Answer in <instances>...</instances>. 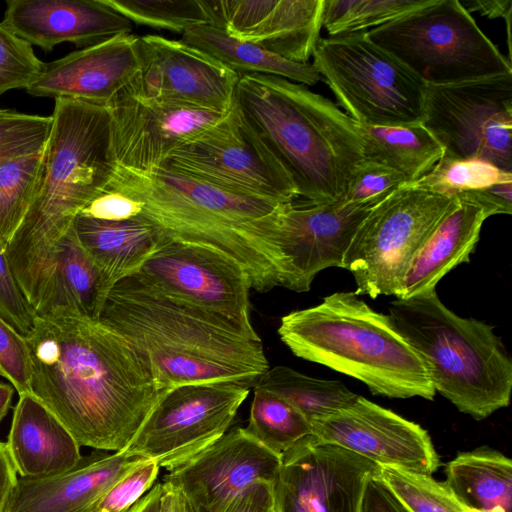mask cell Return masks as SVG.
Instances as JSON below:
<instances>
[{
    "label": "cell",
    "instance_id": "cell-18",
    "mask_svg": "<svg viewBox=\"0 0 512 512\" xmlns=\"http://www.w3.org/2000/svg\"><path fill=\"white\" fill-rule=\"evenodd\" d=\"M319 441L356 453L379 466L432 475L440 465L428 432L363 396L311 423Z\"/></svg>",
    "mask_w": 512,
    "mask_h": 512
},
{
    "label": "cell",
    "instance_id": "cell-44",
    "mask_svg": "<svg viewBox=\"0 0 512 512\" xmlns=\"http://www.w3.org/2000/svg\"><path fill=\"white\" fill-rule=\"evenodd\" d=\"M0 316L24 337L34 326L35 313L21 290L0 240Z\"/></svg>",
    "mask_w": 512,
    "mask_h": 512
},
{
    "label": "cell",
    "instance_id": "cell-53",
    "mask_svg": "<svg viewBox=\"0 0 512 512\" xmlns=\"http://www.w3.org/2000/svg\"><path fill=\"white\" fill-rule=\"evenodd\" d=\"M14 391L15 388L12 385L0 382V423L11 407Z\"/></svg>",
    "mask_w": 512,
    "mask_h": 512
},
{
    "label": "cell",
    "instance_id": "cell-36",
    "mask_svg": "<svg viewBox=\"0 0 512 512\" xmlns=\"http://www.w3.org/2000/svg\"><path fill=\"white\" fill-rule=\"evenodd\" d=\"M43 151L0 163V240L5 248L34 197Z\"/></svg>",
    "mask_w": 512,
    "mask_h": 512
},
{
    "label": "cell",
    "instance_id": "cell-37",
    "mask_svg": "<svg viewBox=\"0 0 512 512\" xmlns=\"http://www.w3.org/2000/svg\"><path fill=\"white\" fill-rule=\"evenodd\" d=\"M505 180H512V173L488 162L443 156L428 173L405 185L454 197L462 192L484 188Z\"/></svg>",
    "mask_w": 512,
    "mask_h": 512
},
{
    "label": "cell",
    "instance_id": "cell-21",
    "mask_svg": "<svg viewBox=\"0 0 512 512\" xmlns=\"http://www.w3.org/2000/svg\"><path fill=\"white\" fill-rule=\"evenodd\" d=\"M218 28L286 60L308 63L320 39L324 0H213Z\"/></svg>",
    "mask_w": 512,
    "mask_h": 512
},
{
    "label": "cell",
    "instance_id": "cell-55",
    "mask_svg": "<svg viewBox=\"0 0 512 512\" xmlns=\"http://www.w3.org/2000/svg\"><path fill=\"white\" fill-rule=\"evenodd\" d=\"M0 375H1V371H0Z\"/></svg>",
    "mask_w": 512,
    "mask_h": 512
},
{
    "label": "cell",
    "instance_id": "cell-42",
    "mask_svg": "<svg viewBox=\"0 0 512 512\" xmlns=\"http://www.w3.org/2000/svg\"><path fill=\"white\" fill-rule=\"evenodd\" d=\"M159 468L154 460H140L102 494L90 512H127L153 487Z\"/></svg>",
    "mask_w": 512,
    "mask_h": 512
},
{
    "label": "cell",
    "instance_id": "cell-51",
    "mask_svg": "<svg viewBox=\"0 0 512 512\" xmlns=\"http://www.w3.org/2000/svg\"><path fill=\"white\" fill-rule=\"evenodd\" d=\"M469 12H478L490 19L503 18L505 21L512 17L511 0H469L461 1Z\"/></svg>",
    "mask_w": 512,
    "mask_h": 512
},
{
    "label": "cell",
    "instance_id": "cell-41",
    "mask_svg": "<svg viewBox=\"0 0 512 512\" xmlns=\"http://www.w3.org/2000/svg\"><path fill=\"white\" fill-rule=\"evenodd\" d=\"M407 183L396 170L363 158L354 167L341 201L376 205Z\"/></svg>",
    "mask_w": 512,
    "mask_h": 512
},
{
    "label": "cell",
    "instance_id": "cell-40",
    "mask_svg": "<svg viewBox=\"0 0 512 512\" xmlns=\"http://www.w3.org/2000/svg\"><path fill=\"white\" fill-rule=\"evenodd\" d=\"M45 66L31 44L0 23V95L12 89H27L42 75Z\"/></svg>",
    "mask_w": 512,
    "mask_h": 512
},
{
    "label": "cell",
    "instance_id": "cell-10",
    "mask_svg": "<svg viewBox=\"0 0 512 512\" xmlns=\"http://www.w3.org/2000/svg\"><path fill=\"white\" fill-rule=\"evenodd\" d=\"M456 201L403 185L373 206L343 258L355 293L397 297L412 260Z\"/></svg>",
    "mask_w": 512,
    "mask_h": 512
},
{
    "label": "cell",
    "instance_id": "cell-45",
    "mask_svg": "<svg viewBox=\"0 0 512 512\" xmlns=\"http://www.w3.org/2000/svg\"><path fill=\"white\" fill-rule=\"evenodd\" d=\"M142 207L141 202L120 192L106 189L80 214L101 220L122 221L138 217Z\"/></svg>",
    "mask_w": 512,
    "mask_h": 512
},
{
    "label": "cell",
    "instance_id": "cell-43",
    "mask_svg": "<svg viewBox=\"0 0 512 512\" xmlns=\"http://www.w3.org/2000/svg\"><path fill=\"white\" fill-rule=\"evenodd\" d=\"M0 371L19 395L31 393V359L25 337L1 316Z\"/></svg>",
    "mask_w": 512,
    "mask_h": 512
},
{
    "label": "cell",
    "instance_id": "cell-2",
    "mask_svg": "<svg viewBox=\"0 0 512 512\" xmlns=\"http://www.w3.org/2000/svg\"><path fill=\"white\" fill-rule=\"evenodd\" d=\"M99 320L144 354L162 390L219 381L251 389L269 369L256 331L172 299L134 275L112 287Z\"/></svg>",
    "mask_w": 512,
    "mask_h": 512
},
{
    "label": "cell",
    "instance_id": "cell-48",
    "mask_svg": "<svg viewBox=\"0 0 512 512\" xmlns=\"http://www.w3.org/2000/svg\"><path fill=\"white\" fill-rule=\"evenodd\" d=\"M378 471L365 483L360 512H409L379 479Z\"/></svg>",
    "mask_w": 512,
    "mask_h": 512
},
{
    "label": "cell",
    "instance_id": "cell-38",
    "mask_svg": "<svg viewBox=\"0 0 512 512\" xmlns=\"http://www.w3.org/2000/svg\"><path fill=\"white\" fill-rule=\"evenodd\" d=\"M377 475L409 512H464L465 505L432 475L386 466Z\"/></svg>",
    "mask_w": 512,
    "mask_h": 512
},
{
    "label": "cell",
    "instance_id": "cell-35",
    "mask_svg": "<svg viewBox=\"0 0 512 512\" xmlns=\"http://www.w3.org/2000/svg\"><path fill=\"white\" fill-rule=\"evenodd\" d=\"M435 0H324L329 36L364 33L431 5Z\"/></svg>",
    "mask_w": 512,
    "mask_h": 512
},
{
    "label": "cell",
    "instance_id": "cell-30",
    "mask_svg": "<svg viewBox=\"0 0 512 512\" xmlns=\"http://www.w3.org/2000/svg\"><path fill=\"white\" fill-rule=\"evenodd\" d=\"M181 41L214 58L239 77L272 75L305 86L322 81L312 64L286 60L255 44L235 39L218 27H193L182 34Z\"/></svg>",
    "mask_w": 512,
    "mask_h": 512
},
{
    "label": "cell",
    "instance_id": "cell-47",
    "mask_svg": "<svg viewBox=\"0 0 512 512\" xmlns=\"http://www.w3.org/2000/svg\"><path fill=\"white\" fill-rule=\"evenodd\" d=\"M222 512H275L274 484L254 482L233 497Z\"/></svg>",
    "mask_w": 512,
    "mask_h": 512
},
{
    "label": "cell",
    "instance_id": "cell-5",
    "mask_svg": "<svg viewBox=\"0 0 512 512\" xmlns=\"http://www.w3.org/2000/svg\"><path fill=\"white\" fill-rule=\"evenodd\" d=\"M233 107L289 174L298 198L341 201L363 145L337 104L303 84L251 74L239 77Z\"/></svg>",
    "mask_w": 512,
    "mask_h": 512
},
{
    "label": "cell",
    "instance_id": "cell-34",
    "mask_svg": "<svg viewBox=\"0 0 512 512\" xmlns=\"http://www.w3.org/2000/svg\"><path fill=\"white\" fill-rule=\"evenodd\" d=\"M132 24L185 33L198 26H218L213 0H104Z\"/></svg>",
    "mask_w": 512,
    "mask_h": 512
},
{
    "label": "cell",
    "instance_id": "cell-9",
    "mask_svg": "<svg viewBox=\"0 0 512 512\" xmlns=\"http://www.w3.org/2000/svg\"><path fill=\"white\" fill-rule=\"evenodd\" d=\"M314 69L329 86L338 107L358 124L402 126L424 119L423 84L366 33L319 39Z\"/></svg>",
    "mask_w": 512,
    "mask_h": 512
},
{
    "label": "cell",
    "instance_id": "cell-16",
    "mask_svg": "<svg viewBox=\"0 0 512 512\" xmlns=\"http://www.w3.org/2000/svg\"><path fill=\"white\" fill-rule=\"evenodd\" d=\"M140 67L121 92L138 99L228 112L239 75L204 52L158 35L138 37Z\"/></svg>",
    "mask_w": 512,
    "mask_h": 512
},
{
    "label": "cell",
    "instance_id": "cell-1",
    "mask_svg": "<svg viewBox=\"0 0 512 512\" xmlns=\"http://www.w3.org/2000/svg\"><path fill=\"white\" fill-rule=\"evenodd\" d=\"M25 340L31 394L80 446L125 451L168 391L144 354L100 320L64 311L35 316Z\"/></svg>",
    "mask_w": 512,
    "mask_h": 512
},
{
    "label": "cell",
    "instance_id": "cell-49",
    "mask_svg": "<svg viewBox=\"0 0 512 512\" xmlns=\"http://www.w3.org/2000/svg\"><path fill=\"white\" fill-rule=\"evenodd\" d=\"M18 481L6 442L0 441V512H5Z\"/></svg>",
    "mask_w": 512,
    "mask_h": 512
},
{
    "label": "cell",
    "instance_id": "cell-23",
    "mask_svg": "<svg viewBox=\"0 0 512 512\" xmlns=\"http://www.w3.org/2000/svg\"><path fill=\"white\" fill-rule=\"evenodd\" d=\"M1 23L45 51L65 42L90 47L133 28L104 0H9Z\"/></svg>",
    "mask_w": 512,
    "mask_h": 512
},
{
    "label": "cell",
    "instance_id": "cell-7",
    "mask_svg": "<svg viewBox=\"0 0 512 512\" xmlns=\"http://www.w3.org/2000/svg\"><path fill=\"white\" fill-rule=\"evenodd\" d=\"M395 328L424 360L436 392L476 420L507 407L512 361L494 327L446 307L436 290L390 302Z\"/></svg>",
    "mask_w": 512,
    "mask_h": 512
},
{
    "label": "cell",
    "instance_id": "cell-4",
    "mask_svg": "<svg viewBox=\"0 0 512 512\" xmlns=\"http://www.w3.org/2000/svg\"><path fill=\"white\" fill-rule=\"evenodd\" d=\"M107 189L141 202L139 217L166 238L235 260L256 291L283 285L284 263L274 242L280 204L234 194L164 166L147 173L114 166Z\"/></svg>",
    "mask_w": 512,
    "mask_h": 512
},
{
    "label": "cell",
    "instance_id": "cell-28",
    "mask_svg": "<svg viewBox=\"0 0 512 512\" xmlns=\"http://www.w3.org/2000/svg\"><path fill=\"white\" fill-rule=\"evenodd\" d=\"M73 229L110 290L119 281L136 274L145 261L169 240L159 228L139 216L108 221L79 214L73 222Z\"/></svg>",
    "mask_w": 512,
    "mask_h": 512
},
{
    "label": "cell",
    "instance_id": "cell-14",
    "mask_svg": "<svg viewBox=\"0 0 512 512\" xmlns=\"http://www.w3.org/2000/svg\"><path fill=\"white\" fill-rule=\"evenodd\" d=\"M134 276L172 299L255 331L250 319V279L240 264L223 253L169 239Z\"/></svg>",
    "mask_w": 512,
    "mask_h": 512
},
{
    "label": "cell",
    "instance_id": "cell-11",
    "mask_svg": "<svg viewBox=\"0 0 512 512\" xmlns=\"http://www.w3.org/2000/svg\"><path fill=\"white\" fill-rule=\"evenodd\" d=\"M422 124L444 156L479 159L512 173V73L425 85Z\"/></svg>",
    "mask_w": 512,
    "mask_h": 512
},
{
    "label": "cell",
    "instance_id": "cell-3",
    "mask_svg": "<svg viewBox=\"0 0 512 512\" xmlns=\"http://www.w3.org/2000/svg\"><path fill=\"white\" fill-rule=\"evenodd\" d=\"M51 116L34 197L6 246L12 272L31 306L58 242L107 189L115 166L108 107L57 98Z\"/></svg>",
    "mask_w": 512,
    "mask_h": 512
},
{
    "label": "cell",
    "instance_id": "cell-24",
    "mask_svg": "<svg viewBox=\"0 0 512 512\" xmlns=\"http://www.w3.org/2000/svg\"><path fill=\"white\" fill-rule=\"evenodd\" d=\"M142 459L125 451L95 450L62 473L18 476L5 512H90L102 494Z\"/></svg>",
    "mask_w": 512,
    "mask_h": 512
},
{
    "label": "cell",
    "instance_id": "cell-27",
    "mask_svg": "<svg viewBox=\"0 0 512 512\" xmlns=\"http://www.w3.org/2000/svg\"><path fill=\"white\" fill-rule=\"evenodd\" d=\"M456 198L455 205L412 260L397 299H407L435 289L452 269L469 262L487 217L474 203Z\"/></svg>",
    "mask_w": 512,
    "mask_h": 512
},
{
    "label": "cell",
    "instance_id": "cell-32",
    "mask_svg": "<svg viewBox=\"0 0 512 512\" xmlns=\"http://www.w3.org/2000/svg\"><path fill=\"white\" fill-rule=\"evenodd\" d=\"M255 386L286 400L310 424L347 408L358 397L339 381L310 377L287 366L269 368Z\"/></svg>",
    "mask_w": 512,
    "mask_h": 512
},
{
    "label": "cell",
    "instance_id": "cell-8",
    "mask_svg": "<svg viewBox=\"0 0 512 512\" xmlns=\"http://www.w3.org/2000/svg\"><path fill=\"white\" fill-rule=\"evenodd\" d=\"M366 36L425 85H449L512 73L511 61L459 0H435Z\"/></svg>",
    "mask_w": 512,
    "mask_h": 512
},
{
    "label": "cell",
    "instance_id": "cell-52",
    "mask_svg": "<svg viewBox=\"0 0 512 512\" xmlns=\"http://www.w3.org/2000/svg\"><path fill=\"white\" fill-rule=\"evenodd\" d=\"M162 483L154 485L127 512H159Z\"/></svg>",
    "mask_w": 512,
    "mask_h": 512
},
{
    "label": "cell",
    "instance_id": "cell-29",
    "mask_svg": "<svg viewBox=\"0 0 512 512\" xmlns=\"http://www.w3.org/2000/svg\"><path fill=\"white\" fill-rule=\"evenodd\" d=\"M444 484L465 506L511 512L512 461L490 447L460 452L445 467Z\"/></svg>",
    "mask_w": 512,
    "mask_h": 512
},
{
    "label": "cell",
    "instance_id": "cell-46",
    "mask_svg": "<svg viewBox=\"0 0 512 512\" xmlns=\"http://www.w3.org/2000/svg\"><path fill=\"white\" fill-rule=\"evenodd\" d=\"M456 197L470 201L480 207L486 217L512 213V180L494 183L490 186L462 192Z\"/></svg>",
    "mask_w": 512,
    "mask_h": 512
},
{
    "label": "cell",
    "instance_id": "cell-13",
    "mask_svg": "<svg viewBox=\"0 0 512 512\" xmlns=\"http://www.w3.org/2000/svg\"><path fill=\"white\" fill-rule=\"evenodd\" d=\"M250 389L234 382H203L169 389L125 450L168 471L223 436Z\"/></svg>",
    "mask_w": 512,
    "mask_h": 512
},
{
    "label": "cell",
    "instance_id": "cell-15",
    "mask_svg": "<svg viewBox=\"0 0 512 512\" xmlns=\"http://www.w3.org/2000/svg\"><path fill=\"white\" fill-rule=\"evenodd\" d=\"M380 466L313 435L281 455L275 512H360L367 479Z\"/></svg>",
    "mask_w": 512,
    "mask_h": 512
},
{
    "label": "cell",
    "instance_id": "cell-12",
    "mask_svg": "<svg viewBox=\"0 0 512 512\" xmlns=\"http://www.w3.org/2000/svg\"><path fill=\"white\" fill-rule=\"evenodd\" d=\"M162 166L238 195L278 204L298 199L289 174L233 105L216 125L176 148Z\"/></svg>",
    "mask_w": 512,
    "mask_h": 512
},
{
    "label": "cell",
    "instance_id": "cell-33",
    "mask_svg": "<svg viewBox=\"0 0 512 512\" xmlns=\"http://www.w3.org/2000/svg\"><path fill=\"white\" fill-rule=\"evenodd\" d=\"M254 388L248 425L244 431L272 452L282 455L312 436L310 422L280 396Z\"/></svg>",
    "mask_w": 512,
    "mask_h": 512
},
{
    "label": "cell",
    "instance_id": "cell-54",
    "mask_svg": "<svg viewBox=\"0 0 512 512\" xmlns=\"http://www.w3.org/2000/svg\"><path fill=\"white\" fill-rule=\"evenodd\" d=\"M464 512H483V511H480V510L473 509V508L465 506L464 507Z\"/></svg>",
    "mask_w": 512,
    "mask_h": 512
},
{
    "label": "cell",
    "instance_id": "cell-50",
    "mask_svg": "<svg viewBox=\"0 0 512 512\" xmlns=\"http://www.w3.org/2000/svg\"><path fill=\"white\" fill-rule=\"evenodd\" d=\"M159 512H200L177 486L163 481Z\"/></svg>",
    "mask_w": 512,
    "mask_h": 512
},
{
    "label": "cell",
    "instance_id": "cell-39",
    "mask_svg": "<svg viewBox=\"0 0 512 512\" xmlns=\"http://www.w3.org/2000/svg\"><path fill=\"white\" fill-rule=\"evenodd\" d=\"M52 116L0 109V163L44 150Z\"/></svg>",
    "mask_w": 512,
    "mask_h": 512
},
{
    "label": "cell",
    "instance_id": "cell-26",
    "mask_svg": "<svg viewBox=\"0 0 512 512\" xmlns=\"http://www.w3.org/2000/svg\"><path fill=\"white\" fill-rule=\"evenodd\" d=\"M110 288L72 227L58 242L32 307L35 316L55 311L99 320Z\"/></svg>",
    "mask_w": 512,
    "mask_h": 512
},
{
    "label": "cell",
    "instance_id": "cell-17",
    "mask_svg": "<svg viewBox=\"0 0 512 512\" xmlns=\"http://www.w3.org/2000/svg\"><path fill=\"white\" fill-rule=\"evenodd\" d=\"M373 206L342 201L280 204L274 216V241L284 263L282 287L307 292L320 271L342 268L349 244Z\"/></svg>",
    "mask_w": 512,
    "mask_h": 512
},
{
    "label": "cell",
    "instance_id": "cell-25",
    "mask_svg": "<svg viewBox=\"0 0 512 512\" xmlns=\"http://www.w3.org/2000/svg\"><path fill=\"white\" fill-rule=\"evenodd\" d=\"M6 445L18 476L24 478L62 473L82 458L69 430L31 393L19 395Z\"/></svg>",
    "mask_w": 512,
    "mask_h": 512
},
{
    "label": "cell",
    "instance_id": "cell-6",
    "mask_svg": "<svg viewBox=\"0 0 512 512\" xmlns=\"http://www.w3.org/2000/svg\"><path fill=\"white\" fill-rule=\"evenodd\" d=\"M355 292H335L318 305L283 316L282 342L304 360L363 382L374 395L433 400L424 360L395 328Z\"/></svg>",
    "mask_w": 512,
    "mask_h": 512
},
{
    "label": "cell",
    "instance_id": "cell-22",
    "mask_svg": "<svg viewBox=\"0 0 512 512\" xmlns=\"http://www.w3.org/2000/svg\"><path fill=\"white\" fill-rule=\"evenodd\" d=\"M139 67L138 37L123 34L46 63L26 91L35 97L70 98L107 107Z\"/></svg>",
    "mask_w": 512,
    "mask_h": 512
},
{
    "label": "cell",
    "instance_id": "cell-19",
    "mask_svg": "<svg viewBox=\"0 0 512 512\" xmlns=\"http://www.w3.org/2000/svg\"><path fill=\"white\" fill-rule=\"evenodd\" d=\"M107 107L114 165L140 173L160 168L176 148L200 136L230 111L143 100L123 92Z\"/></svg>",
    "mask_w": 512,
    "mask_h": 512
},
{
    "label": "cell",
    "instance_id": "cell-31",
    "mask_svg": "<svg viewBox=\"0 0 512 512\" xmlns=\"http://www.w3.org/2000/svg\"><path fill=\"white\" fill-rule=\"evenodd\" d=\"M357 124L363 158L401 173L408 183L428 173L444 156V149L422 124L384 126Z\"/></svg>",
    "mask_w": 512,
    "mask_h": 512
},
{
    "label": "cell",
    "instance_id": "cell-20",
    "mask_svg": "<svg viewBox=\"0 0 512 512\" xmlns=\"http://www.w3.org/2000/svg\"><path fill=\"white\" fill-rule=\"evenodd\" d=\"M280 466V455L238 427L169 470L164 481L179 487L200 512H222L254 482L274 484Z\"/></svg>",
    "mask_w": 512,
    "mask_h": 512
}]
</instances>
